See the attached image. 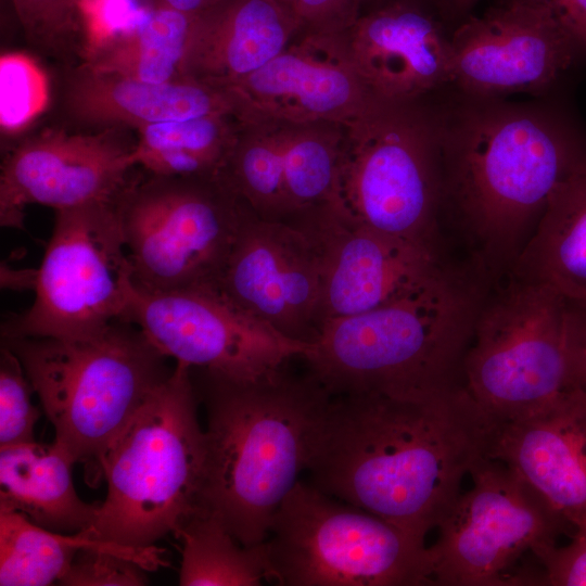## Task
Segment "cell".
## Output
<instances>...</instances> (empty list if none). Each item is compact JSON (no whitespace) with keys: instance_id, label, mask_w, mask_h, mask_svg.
Segmentation results:
<instances>
[{"instance_id":"1","label":"cell","mask_w":586,"mask_h":586,"mask_svg":"<svg viewBox=\"0 0 586 586\" xmlns=\"http://www.w3.org/2000/svg\"><path fill=\"white\" fill-rule=\"evenodd\" d=\"M492 429L463 384L419 397L330 395L306 471L326 494L425 539L488 458Z\"/></svg>"},{"instance_id":"2","label":"cell","mask_w":586,"mask_h":586,"mask_svg":"<svg viewBox=\"0 0 586 586\" xmlns=\"http://www.w3.org/2000/svg\"><path fill=\"white\" fill-rule=\"evenodd\" d=\"M466 98L436 111L442 206L493 277L512 267L526 231L585 153L586 135L553 109Z\"/></svg>"},{"instance_id":"3","label":"cell","mask_w":586,"mask_h":586,"mask_svg":"<svg viewBox=\"0 0 586 586\" xmlns=\"http://www.w3.org/2000/svg\"><path fill=\"white\" fill-rule=\"evenodd\" d=\"M286 365L255 380L196 369L207 417L198 508L246 547L267 539L272 517L306 471L330 397L309 371L292 374Z\"/></svg>"},{"instance_id":"4","label":"cell","mask_w":586,"mask_h":586,"mask_svg":"<svg viewBox=\"0 0 586 586\" xmlns=\"http://www.w3.org/2000/svg\"><path fill=\"white\" fill-rule=\"evenodd\" d=\"M492 277L477 264L372 310L326 322L303 359L330 395L419 397L463 384L462 366Z\"/></svg>"},{"instance_id":"5","label":"cell","mask_w":586,"mask_h":586,"mask_svg":"<svg viewBox=\"0 0 586 586\" xmlns=\"http://www.w3.org/2000/svg\"><path fill=\"white\" fill-rule=\"evenodd\" d=\"M20 359L54 429L53 443L101 476V461L171 374L168 359L133 322L119 319L82 340L1 337Z\"/></svg>"},{"instance_id":"6","label":"cell","mask_w":586,"mask_h":586,"mask_svg":"<svg viewBox=\"0 0 586 586\" xmlns=\"http://www.w3.org/2000/svg\"><path fill=\"white\" fill-rule=\"evenodd\" d=\"M191 368L176 362L101 461L105 499L90 538L149 547L174 534L198 508L205 434Z\"/></svg>"},{"instance_id":"7","label":"cell","mask_w":586,"mask_h":586,"mask_svg":"<svg viewBox=\"0 0 586 586\" xmlns=\"http://www.w3.org/2000/svg\"><path fill=\"white\" fill-rule=\"evenodd\" d=\"M343 125L329 204L379 232L440 252L437 113L422 101L377 99Z\"/></svg>"},{"instance_id":"8","label":"cell","mask_w":586,"mask_h":586,"mask_svg":"<svg viewBox=\"0 0 586 586\" xmlns=\"http://www.w3.org/2000/svg\"><path fill=\"white\" fill-rule=\"evenodd\" d=\"M265 548L267 581L280 586L432 585L425 539L302 480Z\"/></svg>"},{"instance_id":"9","label":"cell","mask_w":586,"mask_h":586,"mask_svg":"<svg viewBox=\"0 0 586 586\" xmlns=\"http://www.w3.org/2000/svg\"><path fill=\"white\" fill-rule=\"evenodd\" d=\"M145 173L117 201L135 289H217L249 206L219 179Z\"/></svg>"},{"instance_id":"10","label":"cell","mask_w":586,"mask_h":586,"mask_svg":"<svg viewBox=\"0 0 586 586\" xmlns=\"http://www.w3.org/2000/svg\"><path fill=\"white\" fill-rule=\"evenodd\" d=\"M488 293L463 359V385L494 422L543 408L571 386L565 296L508 271Z\"/></svg>"},{"instance_id":"11","label":"cell","mask_w":586,"mask_h":586,"mask_svg":"<svg viewBox=\"0 0 586 586\" xmlns=\"http://www.w3.org/2000/svg\"><path fill=\"white\" fill-rule=\"evenodd\" d=\"M117 201L55 211L35 301L1 337L82 340L124 319L133 283Z\"/></svg>"},{"instance_id":"12","label":"cell","mask_w":586,"mask_h":586,"mask_svg":"<svg viewBox=\"0 0 586 586\" xmlns=\"http://www.w3.org/2000/svg\"><path fill=\"white\" fill-rule=\"evenodd\" d=\"M428 547L432 585H521L514 572L525 556L543 565L564 521L514 470L491 458L471 471ZM566 522V521H564Z\"/></svg>"},{"instance_id":"13","label":"cell","mask_w":586,"mask_h":586,"mask_svg":"<svg viewBox=\"0 0 586 586\" xmlns=\"http://www.w3.org/2000/svg\"><path fill=\"white\" fill-rule=\"evenodd\" d=\"M124 320L168 358L234 380H255L303 358L309 344L246 314L217 289L149 294L132 290Z\"/></svg>"},{"instance_id":"14","label":"cell","mask_w":586,"mask_h":586,"mask_svg":"<svg viewBox=\"0 0 586 586\" xmlns=\"http://www.w3.org/2000/svg\"><path fill=\"white\" fill-rule=\"evenodd\" d=\"M342 137L331 122L240 124L219 180L258 217L292 225L331 201Z\"/></svg>"},{"instance_id":"15","label":"cell","mask_w":586,"mask_h":586,"mask_svg":"<svg viewBox=\"0 0 586 586\" xmlns=\"http://www.w3.org/2000/svg\"><path fill=\"white\" fill-rule=\"evenodd\" d=\"M450 47L451 84L480 99L545 93L582 54L548 13L525 0L467 17Z\"/></svg>"},{"instance_id":"16","label":"cell","mask_w":586,"mask_h":586,"mask_svg":"<svg viewBox=\"0 0 586 586\" xmlns=\"http://www.w3.org/2000/svg\"><path fill=\"white\" fill-rule=\"evenodd\" d=\"M294 225L308 234L319 255L323 324L402 298L449 266L440 252L370 229L329 203Z\"/></svg>"},{"instance_id":"17","label":"cell","mask_w":586,"mask_h":586,"mask_svg":"<svg viewBox=\"0 0 586 586\" xmlns=\"http://www.w3.org/2000/svg\"><path fill=\"white\" fill-rule=\"evenodd\" d=\"M217 290L289 339L311 344L321 332L320 259L298 226L249 207Z\"/></svg>"},{"instance_id":"18","label":"cell","mask_w":586,"mask_h":586,"mask_svg":"<svg viewBox=\"0 0 586 586\" xmlns=\"http://www.w3.org/2000/svg\"><path fill=\"white\" fill-rule=\"evenodd\" d=\"M135 143L116 128L97 133L46 130L15 146L0 174V224L22 229L30 204L54 211L115 202L133 177Z\"/></svg>"},{"instance_id":"19","label":"cell","mask_w":586,"mask_h":586,"mask_svg":"<svg viewBox=\"0 0 586 586\" xmlns=\"http://www.w3.org/2000/svg\"><path fill=\"white\" fill-rule=\"evenodd\" d=\"M222 89L240 124H344L372 99L355 71L345 33H301L267 64Z\"/></svg>"},{"instance_id":"20","label":"cell","mask_w":586,"mask_h":586,"mask_svg":"<svg viewBox=\"0 0 586 586\" xmlns=\"http://www.w3.org/2000/svg\"><path fill=\"white\" fill-rule=\"evenodd\" d=\"M349 60L372 98L422 99L451 84V47L423 0H393L361 12L345 31Z\"/></svg>"},{"instance_id":"21","label":"cell","mask_w":586,"mask_h":586,"mask_svg":"<svg viewBox=\"0 0 586 586\" xmlns=\"http://www.w3.org/2000/svg\"><path fill=\"white\" fill-rule=\"evenodd\" d=\"M488 458L514 470L564 521L586 523V390L569 387L538 410L493 421Z\"/></svg>"},{"instance_id":"22","label":"cell","mask_w":586,"mask_h":586,"mask_svg":"<svg viewBox=\"0 0 586 586\" xmlns=\"http://www.w3.org/2000/svg\"><path fill=\"white\" fill-rule=\"evenodd\" d=\"M301 33L294 12L278 0H222L196 16L183 77L222 88L267 64Z\"/></svg>"},{"instance_id":"23","label":"cell","mask_w":586,"mask_h":586,"mask_svg":"<svg viewBox=\"0 0 586 586\" xmlns=\"http://www.w3.org/2000/svg\"><path fill=\"white\" fill-rule=\"evenodd\" d=\"M64 106L74 120L105 128L137 129L206 115H233L222 89L198 80L154 84L91 72L81 65L66 82Z\"/></svg>"},{"instance_id":"24","label":"cell","mask_w":586,"mask_h":586,"mask_svg":"<svg viewBox=\"0 0 586 586\" xmlns=\"http://www.w3.org/2000/svg\"><path fill=\"white\" fill-rule=\"evenodd\" d=\"M74 463L54 443L35 441L0 448V509L21 512L53 532L87 530L99 504L79 498L72 480Z\"/></svg>"},{"instance_id":"25","label":"cell","mask_w":586,"mask_h":586,"mask_svg":"<svg viewBox=\"0 0 586 586\" xmlns=\"http://www.w3.org/2000/svg\"><path fill=\"white\" fill-rule=\"evenodd\" d=\"M511 272L586 297V151L551 192Z\"/></svg>"},{"instance_id":"26","label":"cell","mask_w":586,"mask_h":586,"mask_svg":"<svg viewBox=\"0 0 586 586\" xmlns=\"http://www.w3.org/2000/svg\"><path fill=\"white\" fill-rule=\"evenodd\" d=\"M239 129L229 114L141 126L136 129L135 161L157 176L218 179Z\"/></svg>"},{"instance_id":"27","label":"cell","mask_w":586,"mask_h":586,"mask_svg":"<svg viewBox=\"0 0 586 586\" xmlns=\"http://www.w3.org/2000/svg\"><path fill=\"white\" fill-rule=\"evenodd\" d=\"M196 16L153 7L149 18L133 30L91 47L81 66L154 84L186 78L183 62Z\"/></svg>"},{"instance_id":"28","label":"cell","mask_w":586,"mask_h":586,"mask_svg":"<svg viewBox=\"0 0 586 586\" xmlns=\"http://www.w3.org/2000/svg\"><path fill=\"white\" fill-rule=\"evenodd\" d=\"M173 535L181 543V586H257L267 581L265 542L243 546L202 508L191 512Z\"/></svg>"},{"instance_id":"29","label":"cell","mask_w":586,"mask_h":586,"mask_svg":"<svg viewBox=\"0 0 586 586\" xmlns=\"http://www.w3.org/2000/svg\"><path fill=\"white\" fill-rule=\"evenodd\" d=\"M112 543L82 532H53L21 512L0 509V585H51L65 573L79 549Z\"/></svg>"},{"instance_id":"30","label":"cell","mask_w":586,"mask_h":586,"mask_svg":"<svg viewBox=\"0 0 586 586\" xmlns=\"http://www.w3.org/2000/svg\"><path fill=\"white\" fill-rule=\"evenodd\" d=\"M50 82L42 66L24 52L0 56V128L15 136L33 124L48 107Z\"/></svg>"},{"instance_id":"31","label":"cell","mask_w":586,"mask_h":586,"mask_svg":"<svg viewBox=\"0 0 586 586\" xmlns=\"http://www.w3.org/2000/svg\"><path fill=\"white\" fill-rule=\"evenodd\" d=\"M10 2L23 34L37 49L54 58H66L73 52L82 50L80 47L86 35L84 15L86 0H10Z\"/></svg>"},{"instance_id":"32","label":"cell","mask_w":586,"mask_h":586,"mask_svg":"<svg viewBox=\"0 0 586 586\" xmlns=\"http://www.w3.org/2000/svg\"><path fill=\"white\" fill-rule=\"evenodd\" d=\"M33 386L17 356L0 351V448L35 442L40 410L31 403Z\"/></svg>"},{"instance_id":"33","label":"cell","mask_w":586,"mask_h":586,"mask_svg":"<svg viewBox=\"0 0 586 586\" xmlns=\"http://www.w3.org/2000/svg\"><path fill=\"white\" fill-rule=\"evenodd\" d=\"M361 11L362 0H295L293 5L302 33H345Z\"/></svg>"},{"instance_id":"34","label":"cell","mask_w":586,"mask_h":586,"mask_svg":"<svg viewBox=\"0 0 586 586\" xmlns=\"http://www.w3.org/2000/svg\"><path fill=\"white\" fill-rule=\"evenodd\" d=\"M569 545L556 547L543 563V584L586 586V523L575 526Z\"/></svg>"},{"instance_id":"35","label":"cell","mask_w":586,"mask_h":586,"mask_svg":"<svg viewBox=\"0 0 586 586\" xmlns=\"http://www.w3.org/2000/svg\"><path fill=\"white\" fill-rule=\"evenodd\" d=\"M564 334L571 386L586 390V297H565Z\"/></svg>"},{"instance_id":"36","label":"cell","mask_w":586,"mask_h":586,"mask_svg":"<svg viewBox=\"0 0 586 586\" xmlns=\"http://www.w3.org/2000/svg\"><path fill=\"white\" fill-rule=\"evenodd\" d=\"M548 13L586 54V0H525Z\"/></svg>"},{"instance_id":"37","label":"cell","mask_w":586,"mask_h":586,"mask_svg":"<svg viewBox=\"0 0 586 586\" xmlns=\"http://www.w3.org/2000/svg\"><path fill=\"white\" fill-rule=\"evenodd\" d=\"M222 0H151L152 7L173 9L191 15H200Z\"/></svg>"},{"instance_id":"38","label":"cell","mask_w":586,"mask_h":586,"mask_svg":"<svg viewBox=\"0 0 586 586\" xmlns=\"http://www.w3.org/2000/svg\"><path fill=\"white\" fill-rule=\"evenodd\" d=\"M479 0H443L445 9L455 16H463Z\"/></svg>"},{"instance_id":"39","label":"cell","mask_w":586,"mask_h":586,"mask_svg":"<svg viewBox=\"0 0 586 586\" xmlns=\"http://www.w3.org/2000/svg\"><path fill=\"white\" fill-rule=\"evenodd\" d=\"M393 0H362V11Z\"/></svg>"},{"instance_id":"40","label":"cell","mask_w":586,"mask_h":586,"mask_svg":"<svg viewBox=\"0 0 586 586\" xmlns=\"http://www.w3.org/2000/svg\"><path fill=\"white\" fill-rule=\"evenodd\" d=\"M278 1L293 11V5H294L295 0H278Z\"/></svg>"}]
</instances>
